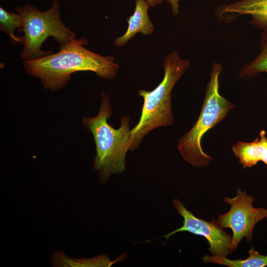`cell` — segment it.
Wrapping results in <instances>:
<instances>
[{"label":"cell","instance_id":"cell-1","mask_svg":"<svg viewBox=\"0 0 267 267\" xmlns=\"http://www.w3.org/2000/svg\"><path fill=\"white\" fill-rule=\"evenodd\" d=\"M85 38L75 39L60 46V51L37 59L25 60L23 67L30 75L40 79L44 88L55 91L63 89L77 71H91L104 79H113L117 75L119 65L115 57L103 56L84 45Z\"/></svg>","mask_w":267,"mask_h":267},{"label":"cell","instance_id":"cell-2","mask_svg":"<svg viewBox=\"0 0 267 267\" xmlns=\"http://www.w3.org/2000/svg\"><path fill=\"white\" fill-rule=\"evenodd\" d=\"M101 103L97 115L84 118L83 123L90 132L94 140L96 155L93 168L101 183L106 182L111 175L125 170V158L131 146V130L128 116L121 118V125L115 129L108 123L112 113L108 95L101 91Z\"/></svg>","mask_w":267,"mask_h":267},{"label":"cell","instance_id":"cell-3","mask_svg":"<svg viewBox=\"0 0 267 267\" xmlns=\"http://www.w3.org/2000/svg\"><path fill=\"white\" fill-rule=\"evenodd\" d=\"M189 66V61L181 59L178 52L174 51L164 59V76L162 82L151 91H138V95L143 98V104L138 122L131 130L130 150L136 149L144 136L152 130L173 124L171 92Z\"/></svg>","mask_w":267,"mask_h":267},{"label":"cell","instance_id":"cell-4","mask_svg":"<svg viewBox=\"0 0 267 267\" xmlns=\"http://www.w3.org/2000/svg\"><path fill=\"white\" fill-rule=\"evenodd\" d=\"M222 70L221 64H213L199 116L192 128L182 136L178 143V148L182 157L196 167H206L213 159L202 149L203 135L221 122L235 107L219 92V79Z\"/></svg>","mask_w":267,"mask_h":267},{"label":"cell","instance_id":"cell-5","mask_svg":"<svg viewBox=\"0 0 267 267\" xmlns=\"http://www.w3.org/2000/svg\"><path fill=\"white\" fill-rule=\"evenodd\" d=\"M59 3L52 0L51 7L41 11L35 5L26 4L17 8L22 20L24 47L20 57L25 60L44 57L53 53L41 49L43 43L48 37H53L60 46L75 40V34L66 28L60 19Z\"/></svg>","mask_w":267,"mask_h":267},{"label":"cell","instance_id":"cell-6","mask_svg":"<svg viewBox=\"0 0 267 267\" xmlns=\"http://www.w3.org/2000/svg\"><path fill=\"white\" fill-rule=\"evenodd\" d=\"M224 201L230 205V208L227 212L220 215L216 222L222 228H229L232 231L233 252L243 238L247 242H251L254 226L267 218V209L254 207L253 197L239 188L236 189L235 196L224 197Z\"/></svg>","mask_w":267,"mask_h":267},{"label":"cell","instance_id":"cell-7","mask_svg":"<svg viewBox=\"0 0 267 267\" xmlns=\"http://www.w3.org/2000/svg\"><path fill=\"white\" fill-rule=\"evenodd\" d=\"M173 204L178 213L183 218V225L165 235L167 239L177 232L188 231L205 237L209 245L208 250L213 256L226 257L232 253V236L223 230L215 219L208 222L195 217L177 198L174 200Z\"/></svg>","mask_w":267,"mask_h":267},{"label":"cell","instance_id":"cell-8","mask_svg":"<svg viewBox=\"0 0 267 267\" xmlns=\"http://www.w3.org/2000/svg\"><path fill=\"white\" fill-rule=\"evenodd\" d=\"M243 15H251V25L262 31L267 30V0H237L220 5L215 10L216 19L225 22Z\"/></svg>","mask_w":267,"mask_h":267},{"label":"cell","instance_id":"cell-9","mask_svg":"<svg viewBox=\"0 0 267 267\" xmlns=\"http://www.w3.org/2000/svg\"><path fill=\"white\" fill-rule=\"evenodd\" d=\"M252 142L238 141L232 147V152L243 166L251 168L262 161L267 165V138L265 130L260 132Z\"/></svg>","mask_w":267,"mask_h":267},{"label":"cell","instance_id":"cell-10","mask_svg":"<svg viewBox=\"0 0 267 267\" xmlns=\"http://www.w3.org/2000/svg\"><path fill=\"white\" fill-rule=\"evenodd\" d=\"M133 14L128 18V27L125 33L117 38L114 44L117 46L125 45L137 33L151 35L154 30L153 24L150 21L148 10L150 7L146 0H135Z\"/></svg>","mask_w":267,"mask_h":267},{"label":"cell","instance_id":"cell-11","mask_svg":"<svg viewBox=\"0 0 267 267\" xmlns=\"http://www.w3.org/2000/svg\"><path fill=\"white\" fill-rule=\"evenodd\" d=\"M125 254L114 261H111L105 255H100L90 259L75 258L66 255L60 251H56L51 256L50 264L57 267H108L125 258Z\"/></svg>","mask_w":267,"mask_h":267},{"label":"cell","instance_id":"cell-12","mask_svg":"<svg viewBox=\"0 0 267 267\" xmlns=\"http://www.w3.org/2000/svg\"><path fill=\"white\" fill-rule=\"evenodd\" d=\"M249 257L244 259L230 260L226 257L206 255L202 258L204 263H211L229 267H267V256H264L252 246L249 251Z\"/></svg>","mask_w":267,"mask_h":267},{"label":"cell","instance_id":"cell-13","mask_svg":"<svg viewBox=\"0 0 267 267\" xmlns=\"http://www.w3.org/2000/svg\"><path fill=\"white\" fill-rule=\"evenodd\" d=\"M260 51L249 64L240 70L238 78H252L260 73H267V30L262 31L260 37Z\"/></svg>","mask_w":267,"mask_h":267},{"label":"cell","instance_id":"cell-14","mask_svg":"<svg viewBox=\"0 0 267 267\" xmlns=\"http://www.w3.org/2000/svg\"><path fill=\"white\" fill-rule=\"evenodd\" d=\"M22 26V18L18 13L8 12L0 7V29L8 36L13 44H24V36L17 37L14 34L15 30Z\"/></svg>","mask_w":267,"mask_h":267},{"label":"cell","instance_id":"cell-15","mask_svg":"<svg viewBox=\"0 0 267 267\" xmlns=\"http://www.w3.org/2000/svg\"><path fill=\"white\" fill-rule=\"evenodd\" d=\"M168 3H170L172 7V11L174 15H176L179 13L178 2L179 0H166Z\"/></svg>","mask_w":267,"mask_h":267},{"label":"cell","instance_id":"cell-16","mask_svg":"<svg viewBox=\"0 0 267 267\" xmlns=\"http://www.w3.org/2000/svg\"><path fill=\"white\" fill-rule=\"evenodd\" d=\"M163 0H146L151 7H154L162 3Z\"/></svg>","mask_w":267,"mask_h":267}]
</instances>
